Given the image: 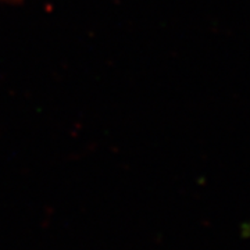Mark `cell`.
Returning a JSON list of instances; mask_svg holds the SVG:
<instances>
[{
	"mask_svg": "<svg viewBox=\"0 0 250 250\" xmlns=\"http://www.w3.org/2000/svg\"><path fill=\"white\" fill-rule=\"evenodd\" d=\"M3 1H20V0H3Z\"/></svg>",
	"mask_w": 250,
	"mask_h": 250,
	"instance_id": "cell-1",
	"label": "cell"
}]
</instances>
